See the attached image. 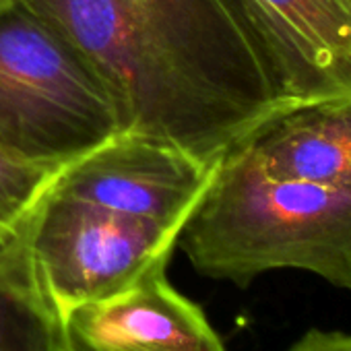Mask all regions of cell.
Returning <instances> with one entry per match:
<instances>
[{
	"label": "cell",
	"mask_w": 351,
	"mask_h": 351,
	"mask_svg": "<svg viewBox=\"0 0 351 351\" xmlns=\"http://www.w3.org/2000/svg\"><path fill=\"white\" fill-rule=\"evenodd\" d=\"M106 85L122 132L215 165L291 108L242 0H21Z\"/></svg>",
	"instance_id": "obj_1"
},
{
	"label": "cell",
	"mask_w": 351,
	"mask_h": 351,
	"mask_svg": "<svg viewBox=\"0 0 351 351\" xmlns=\"http://www.w3.org/2000/svg\"><path fill=\"white\" fill-rule=\"evenodd\" d=\"M180 236L211 279L244 287L295 269L351 291V191L271 178L240 145L217 161Z\"/></svg>",
	"instance_id": "obj_2"
},
{
	"label": "cell",
	"mask_w": 351,
	"mask_h": 351,
	"mask_svg": "<svg viewBox=\"0 0 351 351\" xmlns=\"http://www.w3.org/2000/svg\"><path fill=\"white\" fill-rule=\"evenodd\" d=\"M122 132L91 64L21 0L0 9V149L60 171Z\"/></svg>",
	"instance_id": "obj_3"
},
{
	"label": "cell",
	"mask_w": 351,
	"mask_h": 351,
	"mask_svg": "<svg viewBox=\"0 0 351 351\" xmlns=\"http://www.w3.org/2000/svg\"><path fill=\"white\" fill-rule=\"evenodd\" d=\"M13 232L62 314L130 287L155 263L171 256L182 234L75 199L52 184Z\"/></svg>",
	"instance_id": "obj_4"
},
{
	"label": "cell",
	"mask_w": 351,
	"mask_h": 351,
	"mask_svg": "<svg viewBox=\"0 0 351 351\" xmlns=\"http://www.w3.org/2000/svg\"><path fill=\"white\" fill-rule=\"evenodd\" d=\"M215 165L169 143L120 132L64 165L50 184L97 207L184 230Z\"/></svg>",
	"instance_id": "obj_5"
},
{
	"label": "cell",
	"mask_w": 351,
	"mask_h": 351,
	"mask_svg": "<svg viewBox=\"0 0 351 351\" xmlns=\"http://www.w3.org/2000/svg\"><path fill=\"white\" fill-rule=\"evenodd\" d=\"M167 263L112 298L69 310V351H226L203 308L169 283Z\"/></svg>",
	"instance_id": "obj_6"
},
{
	"label": "cell",
	"mask_w": 351,
	"mask_h": 351,
	"mask_svg": "<svg viewBox=\"0 0 351 351\" xmlns=\"http://www.w3.org/2000/svg\"><path fill=\"white\" fill-rule=\"evenodd\" d=\"M291 106L351 99V0H242Z\"/></svg>",
	"instance_id": "obj_7"
},
{
	"label": "cell",
	"mask_w": 351,
	"mask_h": 351,
	"mask_svg": "<svg viewBox=\"0 0 351 351\" xmlns=\"http://www.w3.org/2000/svg\"><path fill=\"white\" fill-rule=\"evenodd\" d=\"M240 147L271 178L351 191V99L291 106Z\"/></svg>",
	"instance_id": "obj_8"
},
{
	"label": "cell",
	"mask_w": 351,
	"mask_h": 351,
	"mask_svg": "<svg viewBox=\"0 0 351 351\" xmlns=\"http://www.w3.org/2000/svg\"><path fill=\"white\" fill-rule=\"evenodd\" d=\"M0 351H69L64 314L15 232L0 234Z\"/></svg>",
	"instance_id": "obj_9"
},
{
	"label": "cell",
	"mask_w": 351,
	"mask_h": 351,
	"mask_svg": "<svg viewBox=\"0 0 351 351\" xmlns=\"http://www.w3.org/2000/svg\"><path fill=\"white\" fill-rule=\"evenodd\" d=\"M56 171L27 165L0 149V234H9Z\"/></svg>",
	"instance_id": "obj_10"
},
{
	"label": "cell",
	"mask_w": 351,
	"mask_h": 351,
	"mask_svg": "<svg viewBox=\"0 0 351 351\" xmlns=\"http://www.w3.org/2000/svg\"><path fill=\"white\" fill-rule=\"evenodd\" d=\"M287 351H351V332L312 328Z\"/></svg>",
	"instance_id": "obj_11"
},
{
	"label": "cell",
	"mask_w": 351,
	"mask_h": 351,
	"mask_svg": "<svg viewBox=\"0 0 351 351\" xmlns=\"http://www.w3.org/2000/svg\"><path fill=\"white\" fill-rule=\"evenodd\" d=\"M11 3V0H0V9H3L5 5H9Z\"/></svg>",
	"instance_id": "obj_12"
}]
</instances>
